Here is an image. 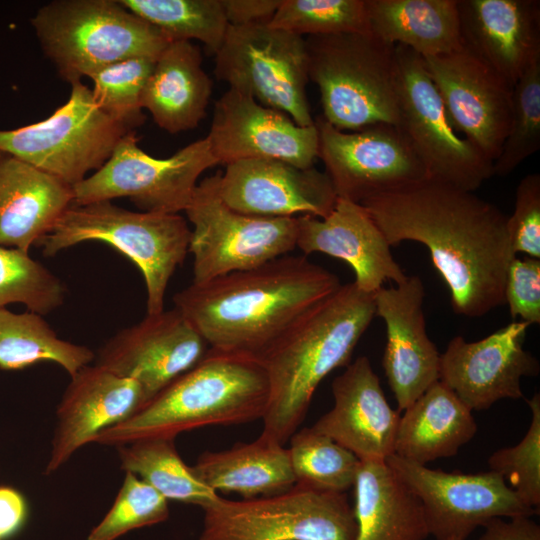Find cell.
<instances>
[{
  "instance_id": "cell-11",
  "label": "cell",
  "mask_w": 540,
  "mask_h": 540,
  "mask_svg": "<svg viewBox=\"0 0 540 540\" xmlns=\"http://www.w3.org/2000/svg\"><path fill=\"white\" fill-rule=\"evenodd\" d=\"M215 76L230 88L288 115L299 126L314 124L306 86L305 38L268 23L229 25L215 53Z\"/></svg>"
},
{
  "instance_id": "cell-20",
  "label": "cell",
  "mask_w": 540,
  "mask_h": 540,
  "mask_svg": "<svg viewBox=\"0 0 540 540\" xmlns=\"http://www.w3.org/2000/svg\"><path fill=\"white\" fill-rule=\"evenodd\" d=\"M219 192L232 209L273 218L326 217L337 194L325 172L275 159H248L226 165Z\"/></svg>"
},
{
  "instance_id": "cell-8",
  "label": "cell",
  "mask_w": 540,
  "mask_h": 540,
  "mask_svg": "<svg viewBox=\"0 0 540 540\" xmlns=\"http://www.w3.org/2000/svg\"><path fill=\"white\" fill-rule=\"evenodd\" d=\"M220 175L200 181L184 211L192 225L193 284L260 266L296 248L297 217H261L232 209L221 198Z\"/></svg>"
},
{
  "instance_id": "cell-3",
  "label": "cell",
  "mask_w": 540,
  "mask_h": 540,
  "mask_svg": "<svg viewBox=\"0 0 540 540\" xmlns=\"http://www.w3.org/2000/svg\"><path fill=\"white\" fill-rule=\"evenodd\" d=\"M374 316V293L354 282L341 285L259 358L270 388L260 436L284 446L305 418L317 386L349 364Z\"/></svg>"
},
{
  "instance_id": "cell-24",
  "label": "cell",
  "mask_w": 540,
  "mask_h": 540,
  "mask_svg": "<svg viewBox=\"0 0 540 540\" xmlns=\"http://www.w3.org/2000/svg\"><path fill=\"white\" fill-rule=\"evenodd\" d=\"M462 46L511 88L540 57L539 0H457Z\"/></svg>"
},
{
  "instance_id": "cell-16",
  "label": "cell",
  "mask_w": 540,
  "mask_h": 540,
  "mask_svg": "<svg viewBox=\"0 0 540 540\" xmlns=\"http://www.w3.org/2000/svg\"><path fill=\"white\" fill-rule=\"evenodd\" d=\"M422 58L453 128L493 163L510 130L512 88L463 46Z\"/></svg>"
},
{
  "instance_id": "cell-17",
  "label": "cell",
  "mask_w": 540,
  "mask_h": 540,
  "mask_svg": "<svg viewBox=\"0 0 540 540\" xmlns=\"http://www.w3.org/2000/svg\"><path fill=\"white\" fill-rule=\"evenodd\" d=\"M209 350L202 335L174 307L147 314L116 333L100 349L96 364L138 382L146 404L197 365Z\"/></svg>"
},
{
  "instance_id": "cell-41",
  "label": "cell",
  "mask_w": 540,
  "mask_h": 540,
  "mask_svg": "<svg viewBox=\"0 0 540 540\" xmlns=\"http://www.w3.org/2000/svg\"><path fill=\"white\" fill-rule=\"evenodd\" d=\"M532 419L523 439L515 446L495 451L488 459L491 471L500 474L516 495L538 512L540 506V395L527 400Z\"/></svg>"
},
{
  "instance_id": "cell-32",
  "label": "cell",
  "mask_w": 540,
  "mask_h": 540,
  "mask_svg": "<svg viewBox=\"0 0 540 540\" xmlns=\"http://www.w3.org/2000/svg\"><path fill=\"white\" fill-rule=\"evenodd\" d=\"M94 358L90 348L59 338L43 315L0 308L1 369L19 370L48 361L61 366L71 377Z\"/></svg>"
},
{
  "instance_id": "cell-28",
  "label": "cell",
  "mask_w": 540,
  "mask_h": 540,
  "mask_svg": "<svg viewBox=\"0 0 540 540\" xmlns=\"http://www.w3.org/2000/svg\"><path fill=\"white\" fill-rule=\"evenodd\" d=\"M353 487L355 540H425L430 535L420 500L386 461H360Z\"/></svg>"
},
{
  "instance_id": "cell-45",
  "label": "cell",
  "mask_w": 540,
  "mask_h": 540,
  "mask_svg": "<svg viewBox=\"0 0 540 540\" xmlns=\"http://www.w3.org/2000/svg\"><path fill=\"white\" fill-rule=\"evenodd\" d=\"M477 540H540V527L528 516L505 520L497 517L488 521Z\"/></svg>"
},
{
  "instance_id": "cell-10",
  "label": "cell",
  "mask_w": 540,
  "mask_h": 540,
  "mask_svg": "<svg viewBox=\"0 0 540 540\" xmlns=\"http://www.w3.org/2000/svg\"><path fill=\"white\" fill-rule=\"evenodd\" d=\"M47 119L0 130V152L12 155L74 186L110 158L126 128L107 116L81 80Z\"/></svg>"
},
{
  "instance_id": "cell-4",
  "label": "cell",
  "mask_w": 540,
  "mask_h": 540,
  "mask_svg": "<svg viewBox=\"0 0 540 540\" xmlns=\"http://www.w3.org/2000/svg\"><path fill=\"white\" fill-rule=\"evenodd\" d=\"M269 394V381L258 360L210 349L197 365L127 420L102 431L94 442L118 447L144 438H175L209 425L248 423L262 419Z\"/></svg>"
},
{
  "instance_id": "cell-47",
  "label": "cell",
  "mask_w": 540,
  "mask_h": 540,
  "mask_svg": "<svg viewBox=\"0 0 540 540\" xmlns=\"http://www.w3.org/2000/svg\"><path fill=\"white\" fill-rule=\"evenodd\" d=\"M451 540H460V539H451Z\"/></svg>"
},
{
  "instance_id": "cell-9",
  "label": "cell",
  "mask_w": 540,
  "mask_h": 540,
  "mask_svg": "<svg viewBox=\"0 0 540 540\" xmlns=\"http://www.w3.org/2000/svg\"><path fill=\"white\" fill-rule=\"evenodd\" d=\"M202 510L200 540H355L357 535L345 493L300 484L241 501L218 496Z\"/></svg>"
},
{
  "instance_id": "cell-5",
  "label": "cell",
  "mask_w": 540,
  "mask_h": 540,
  "mask_svg": "<svg viewBox=\"0 0 540 540\" xmlns=\"http://www.w3.org/2000/svg\"><path fill=\"white\" fill-rule=\"evenodd\" d=\"M305 44L308 78L328 123L341 131L397 126L396 45L372 33L307 36Z\"/></svg>"
},
{
  "instance_id": "cell-14",
  "label": "cell",
  "mask_w": 540,
  "mask_h": 540,
  "mask_svg": "<svg viewBox=\"0 0 540 540\" xmlns=\"http://www.w3.org/2000/svg\"><path fill=\"white\" fill-rule=\"evenodd\" d=\"M385 461L420 500L429 534L437 540H465L493 518L531 517L538 513L494 471L449 473L396 454Z\"/></svg>"
},
{
  "instance_id": "cell-21",
  "label": "cell",
  "mask_w": 540,
  "mask_h": 540,
  "mask_svg": "<svg viewBox=\"0 0 540 540\" xmlns=\"http://www.w3.org/2000/svg\"><path fill=\"white\" fill-rule=\"evenodd\" d=\"M424 296L418 276L374 293L375 316L387 331L383 369L400 411L439 380L440 353L426 331Z\"/></svg>"
},
{
  "instance_id": "cell-27",
  "label": "cell",
  "mask_w": 540,
  "mask_h": 540,
  "mask_svg": "<svg viewBox=\"0 0 540 540\" xmlns=\"http://www.w3.org/2000/svg\"><path fill=\"white\" fill-rule=\"evenodd\" d=\"M212 81L202 67L199 47L171 41L154 63L141 104L168 133L194 129L206 115Z\"/></svg>"
},
{
  "instance_id": "cell-19",
  "label": "cell",
  "mask_w": 540,
  "mask_h": 540,
  "mask_svg": "<svg viewBox=\"0 0 540 540\" xmlns=\"http://www.w3.org/2000/svg\"><path fill=\"white\" fill-rule=\"evenodd\" d=\"M530 324L513 321L478 341L453 337L440 354L439 380L472 411L501 399L523 398L521 379L536 376L538 360L524 349Z\"/></svg>"
},
{
  "instance_id": "cell-36",
  "label": "cell",
  "mask_w": 540,
  "mask_h": 540,
  "mask_svg": "<svg viewBox=\"0 0 540 540\" xmlns=\"http://www.w3.org/2000/svg\"><path fill=\"white\" fill-rule=\"evenodd\" d=\"M65 294L62 281L29 253L0 246V308L19 303L46 315L62 305Z\"/></svg>"
},
{
  "instance_id": "cell-1",
  "label": "cell",
  "mask_w": 540,
  "mask_h": 540,
  "mask_svg": "<svg viewBox=\"0 0 540 540\" xmlns=\"http://www.w3.org/2000/svg\"><path fill=\"white\" fill-rule=\"evenodd\" d=\"M360 204L390 246L416 241L428 248L455 313L478 318L505 303L506 273L516 255L508 216L496 205L431 178Z\"/></svg>"
},
{
  "instance_id": "cell-7",
  "label": "cell",
  "mask_w": 540,
  "mask_h": 540,
  "mask_svg": "<svg viewBox=\"0 0 540 540\" xmlns=\"http://www.w3.org/2000/svg\"><path fill=\"white\" fill-rule=\"evenodd\" d=\"M191 229L180 214L135 212L111 201L71 205L38 245L54 256L82 242H104L141 271L147 314L164 310L169 281L187 253Z\"/></svg>"
},
{
  "instance_id": "cell-43",
  "label": "cell",
  "mask_w": 540,
  "mask_h": 540,
  "mask_svg": "<svg viewBox=\"0 0 540 540\" xmlns=\"http://www.w3.org/2000/svg\"><path fill=\"white\" fill-rule=\"evenodd\" d=\"M504 299L513 319L540 323V259L514 257L506 273Z\"/></svg>"
},
{
  "instance_id": "cell-29",
  "label": "cell",
  "mask_w": 540,
  "mask_h": 540,
  "mask_svg": "<svg viewBox=\"0 0 540 540\" xmlns=\"http://www.w3.org/2000/svg\"><path fill=\"white\" fill-rule=\"evenodd\" d=\"M404 411L394 454L421 465L455 456L477 432L472 410L440 380Z\"/></svg>"
},
{
  "instance_id": "cell-38",
  "label": "cell",
  "mask_w": 540,
  "mask_h": 540,
  "mask_svg": "<svg viewBox=\"0 0 540 540\" xmlns=\"http://www.w3.org/2000/svg\"><path fill=\"white\" fill-rule=\"evenodd\" d=\"M155 61L130 58L105 66L90 77L97 106L128 131L145 121L141 98Z\"/></svg>"
},
{
  "instance_id": "cell-25",
  "label": "cell",
  "mask_w": 540,
  "mask_h": 540,
  "mask_svg": "<svg viewBox=\"0 0 540 540\" xmlns=\"http://www.w3.org/2000/svg\"><path fill=\"white\" fill-rule=\"evenodd\" d=\"M390 247L360 203L338 197L324 218L297 216L296 248L305 256L320 252L347 262L365 293H375L386 280L398 285L407 278Z\"/></svg>"
},
{
  "instance_id": "cell-35",
  "label": "cell",
  "mask_w": 540,
  "mask_h": 540,
  "mask_svg": "<svg viewBox=\"0 0 540 540\" xmlns=\"http://www.w3.org/2000/svg\"><path fill=\"white\" fill-rule=\"evenodd\" d=\"M288 450L296 484L339 493L353 487L360 460L328 436L305 427Z\"/></svg>"
},
{
  "instance_id": "cell-23",
  "label": "cell",
  "mask_w": 540,
  "mask_h": 540,
  "mask_svg": "<svg viewBox=\"0 0 540 540\" xmlns=\"http://www.w3.org/2000/svg\"><path fill=\"white\" fill-rule=\"evenodd\" d=\"M334 405L312 428L351 451L360 461H385L394 454L401 415L384 395L366 356L358 357L332 382Z\"/></svg>"
},
{
  "instance_id": "cell-44",
  "label": "cell",
  "mask_w": 540,
  "mask_h": 540,
  "mask_svg": "<svg viewBox=\"0 0 540 540\" xmlns=\"http://www.w3.org/2000/svg\"><path fill=\"white\" fill-rule=\"evenodd\" d=\"M282 0H221L229 25L269 23Z\"/></svg>"
},
{
  "instance_id": "cell-31",
  "label": "cell",
  "mask_w": 540,
  "mask_h": 540,
  "mask_svg": "<svg viewBox=\"0 0 540 540\" xmlns=\"http://www.w3.org/2000/svg\"><path fill=\"white\" fill-rule=\"evenodd\" d=\"M369 29L422 57L462 47L457 0H365Z\"/></svg>"
},
{
  "instance_id": "cell-12",
  "label": "cell",
  "mask_w": 540,
  "mask_h": 540,
  "mask_svg": "<svg viewBox=\"0 0 540 540\" xmlns=\"http://www.w3.org/2000/svg\"><path fill=\"white\" fill-rule=\"evenodd\" d=\"M137 142L134 131L126 133L100 169L72 186L73 204L127 197L143 212L179 214L200 175L218 165L206 137L164 159L147 154Z\"/></svg>"
},
{
  "instance_id": "cell-34",
  "label": "cell",
  "mask_w": 540,
  "mask_h": 540,
  "mask_svg": "<svg viewBox=\"0 0 540 540\" xmlns=\"http://www.w3.org/2000/svg\"><path fill=\"white\" fill-rule=\"evenodd\" d=\"M118 1L161 30L170 41L198 40L214 54L229 26L221 0Z\"/></svg>"
},
{
  "instance_id": "cell-33",
  "label": "cell",
  "mask_w": 540,
  "mask_h": 540,
  "mask_svg": "<svg viewBox=\"0 0 540 540\" xmlns=\"http://www.w3.org/2000/svg\"><path fill=\"white\" fill-rule=\"evenodd\" d=\"M116 449L121 468L137 475L167 500L203 508L219 496L182 460L175 438H144Z\"/></svg>"
},
{
  "instance_id": "cell-18",
  "label": "cell",
  "mask_w": 540,
  "mask_h": 540,
  "mask_svg": "<svg viewBox=\"0 0 540 540\" xmlns=\"http://www.w3.org/2000/svg\"><path fill=\"white\" fill-rule=\"evenodd\" d=\"M218 164L275 159L310 168L318 158L315 125L299 126L285 113L229 88L216 102L206 136Z\"/></svg>"
},
{
  "instance_id": "cell-39",
  "label": "cell",
  "mask_w": 540,
  "mask_h": 540,
  "mask_svg": "<svg viewBox=\"0 0 540 540\" xmlns=\"http://www.w3.org/2000/svg\"><path fill=\"white\" fill-rule=\"evenodd\" d=\"M540 148V57L535 59L512 88L509 133L492 173L507 176Z\"/></svg>"
},
{
  "instance_id": "cell-37",
  "label": "cell",
  "mask_w": 540,
  "mask_h": 540,
  "mask_svg": "<svg viewBox=\"0 0 540 540\" xmlns=\"http://www.w3.org/2000/svg\"><path fill=\"white\" fill-rule=\"evenodd\" d=\"M268 25L302 37L371 33L365 0H282Z\"/></svg>"
},
{
  "instance_id": "cell-6",
  "label": "cell",
  "mask_w": 540,
  "mask_h": 540,
  "mask_svg": "<svg viewBox=\"0 0 540 540\" xmlns=\"http://www.w3.org/2000/svg\"><path fill=\"white\" fill-rule=\"evenodd\" d=\"M31 24L44 53L69 83L122 60H156L171 42L118 0L52 1Z\"/></svg>"
},
{
  "instance_id": "cell-42",
  "label": "cell",
  "mask_w": 540,
  "mask_h": 540,
  "mask_svg": "<svg viewBox=\"0 0 540 540\" xmlns=\"http://www.w3.org/2000/svg\"><path fill=\"white\" fill-rule=\"evenodd\" d=\"M512 251L540 259V175L531 173L519 182L515 208L507 219Z\"/></svg>"
},
{
  "instance_id": "cell-22",
  "label": "cell",
  "mask_w": 540,
  "mask_h": 540,
  "mask_svg": "<svg viewBox=\"0 0 540 540\" xmlns=\"http://www.w3.org/2000/svg\"><path fill=\"white\" fill-rule=\"evenodd\" d=\"M56 410V425L44 470L52 474L104 430L131 417L144 404L142 387L95 364L71 377Z\"/></svg>"
},
{
  "instance_id": "cell-13",
  "label": "cell",
  "mask_w": 540,
  "mask_h": 540,
  "mask_svg": "<svg viewBox=\"0 0 540 540\" xmlns=\"http://www.w3.org/2000/svg\"><path fill=\"white\" fill-rule=\"evenodd\" d=\"M397 127L423 163L428 178L474 192L493 176V163L458 136L421 55L396 45Z\"/></svg>"
},
{
  "instance_id": "cell-46",
  "label": "cell",
  "mask_w": 540,
  "mask_h": 540,
  "mask_svg": "<svg viewBox=\"0 0 540 540\" xmlns=\"http://www.w3.org/2000/svg\"><path fill=\"white\" fill-rule=\"evenodd\" d=\"M28 505L24 495L11 486H0V540L15 535L24 525Z\"/></svg>"
},
{
  "instance_id": "cell-40",
  "label": "cell",
  "mask_w": 540,
  "mask_h": 540,
  "mask_svg": "<svg viewBox=\"0 0 540 540\" xmlns=\"http://www.w3.org/2000/svg\"><path fill=\"white\" fill-rule=\"evenodd\" d=\"M168 500L137 475L125 472L115 501L87 540H115L127 532L167 520Z\"/></svg>"
},
{
  "instance_id": "cell-30",
  "label": "cell",
  "mask_w": 540,
  "mask_h": 540,
  "mask_svg": "<svg viewBox=\"0 0 540 540\" xmlns=\"http://www.w3.org/2000/svg\"><path fill=\"white\" fill-rule=\"evenodd\" d=\"M192 467L216 493L236 492L244 499L277 495L296 484L288 448L262 436L227 450L206 451Z\"/></svg>"
},
{
  "instance_id": "cell-26",
  "label": "cell",
  "mask_w": 540,
  "mask_h": 540,
  "mask_svg": "<svg viewBox=\"0 0 540 540\" xmlns=\"http://www.w3.org/2000/svg\"><path fill=\"white\" fill-rule=\"evenodd\" d=\"M73 202L72 186L0 152V246L29 253Z\"/></svg>"
},
{
  "instance_id": "cell-15",
  "label": "cell",
  "mask_w": 540,
  "mask_h": 540,
  "mask_svg": "<svg viewBox=\"0 0 540 540\" xmlns=\"http://www.w3.org/2000/svg\"><path fill=\"white\" fill-rule=\"evenodd\" d=\"M318 131V158L338 197L356 203L428 178L410 143L392 124H375L341 131L322 116Z\"/></svg>"
},
{
  "instance_id": "cell-2",
  "label": "cell",
  "mask_w": 540,
  "mask_h": 540,
  "mask_svg": "<svg viewBox=\"0 0 540 540\" xmlns=\"http://www.w3.org/2000/svg\"><path fill=\"white\" fill-rule=\"evenodd\" d=\"M341 286L305 255L191 284L173 297L211 350L256 360Z\"/></svg>"
}]
</instances>
